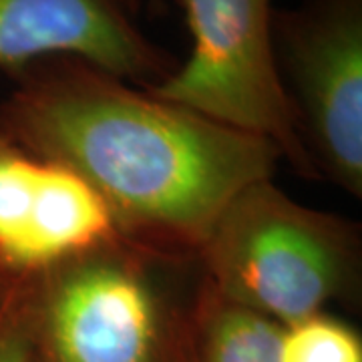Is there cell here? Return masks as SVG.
Segmentation results:
<instances>
[{
	"label": "cell",
	"mask_w": 362,
	"mask_h": 362,
	"mask_svg": "<svg viewBox=\"0 0 362 362\" xmlns=\"http://www.w3.org/2000/svg\"><path fill=\"white\" fill-rule=\"evenodd\" d=\"M282 326L214 292L199 276L194 300L195 362H278Z\"/></svg>",
	"instance_id": "cell-8"
},
{
	"label": "cell",
	"mask_w": 362,
	"mask_h": 362,
	"mask_svg": "<svg viewBox=\"0 0 362 362\" xmlns=\"http://www.w3.org/2000/svg\"><path fill=\"white\" fill-rule=\"evenodd\" d=\"M195 262L214 292L280 326L361 296L358 228L302 206L274 177L233 195Z\"/></svg>",
	"instance_id": "cell-3"
},
{
	"label": "cell",
	"mask_w": 362,
	"mask_h": 362,
	"mask_svg": "<svg viewBox=\"0 0 362 362\" xmlns=\"http://www.w3.org/2000/svg\"><path fill=\"white\" fill-rule=\"evenodd\" d=\"M2 272H6V270H4V268H2V266H0V274H2Z\"/></svg>",
	"instance_id": "cell-12"
},
{
	"label": "cell",
	"mask_w": 362,
	"mask_h": 362,
	"mask_svg": "<svg viewBox=\"0 0 362 362\" xmlns=\"http://www.w3.org/2000/svg\"><path fill=\"white\" fill-rule=\"evenodd\" d=\"M89 181L0 135V266L37 276L121 240Z\"/></svg>",
	"instance_id": "cell-6"
},
{
	"label": "cell",
	"mask_w": 362,
	"mask_h": 362,
	"mask_svg": "<svg viewBox=\"0 0 362 362\" xmlns=\"http://www.w3.org/2000/svg\"><path fill=\"white\" fill-rule=\"evenodd\" d=\"M119 2L123 4V8H125V11H127L129 14L137 13L143 4V0H119Z\"/></svg>",
	"instance_id": "cell-11"
},
{
	"label": "cell",
	"mask_w": 362,
	"mask_h": 362,
	"mask_svg": "<svg viewBox=\"0 0 362 362\" xmlns=\"http://www.w3.org/2000/svg\"><path fill=\"white\" fill-rule=\"evenodd\" d=\"M13 77L0 135L77 171L141 246L195 259L233 195L282 161L268 139L78 59H45Z\"/></svg>",
	"instance_id": "cell-1"
},
{
	"label": "cell",
	"mask_w": 362,
	"mask_h": 362,
	"mask_svg": "<svg viewBox=\"0 0 362 362\" xmlns=\"http://www.w3.org/2000/svg\"><path fill=\"white\" fill-rule=\"evenodd\" d=\"M278 362H362L361 334L330 312L282 326Z\"/></svg>",
	"instance_id": "cell-9"
},
{
	"label": "cell",
	"mask_w": 362,
	"mask_h": 362,
	"mask_svg": "<svg viewBox=\"0 0 362 362\" xmlns=\"http://www.w3.org/2000/svg\"><path fill=\"white\" fill-rule=\"evenodd\" d=\"M175 2L185 16L192 49L169 77L145 89L233 129L268 139L296 171L318 177L276 65L272 0Z\"/></svg>",
	"instance_id": "cell-4"
},
{
	"label": "cell",
	"mask_w": 362,
	"mask_h": 362,
	"mask_svg": "<svg viewBox=\"0 0 362 362\" xmlns=\"http://www.w3.org/2000/svg\"><path fill=\"white\" fill-rule=\"evenodd\" d=\"M0 362H39L33 337V276L0 274Z\"/></svg>",
	"instance_id": "cell-10"
},
{
	"label": "cell",
	"mask_w": 362,
	"mask_h": 362,
	"mask_svg": "<svg viewBox=\"0 0 362 362\" xmlns=\"http://www.w3.org/2000/svg\"><path fill=\"white\" fill-rule=\"evenodd\" d=\"M278 73L316 175L362 195V0L274 11Z\"/></svg>",
	"instance_id": "cell-5"
},
{
	"label": "cell",
	"mask_w": 362,
	"mask_h": 362,
	"mask_svg": "<svg viewBox=\"0 0 362 362\" xmlns=\"http://www.w3.org/2000/svg\"><path fill=\"white\" fill-rule=\"evenodd\" d=\"M69 57L139 87L175 69L119 0H0V69L11 75L45 59Z\"/></svg>",
	"instance_id": "cell-7"
},
{
	"label": "cell",
	"mask_w": 362,
	"mask_h": 362,
	"mask_svg": "<svg viewBox=\"0 0 362 362\" xmlns=\"http://www.w3.org/2000/svg\"><path fill=\"white\" fill-rule=\"evenodd\" d=\"M195 264L121 238L33 276L39 362H195Z\"/></svg>",
	"instance_id": "cell-2"
}]
</instances>
